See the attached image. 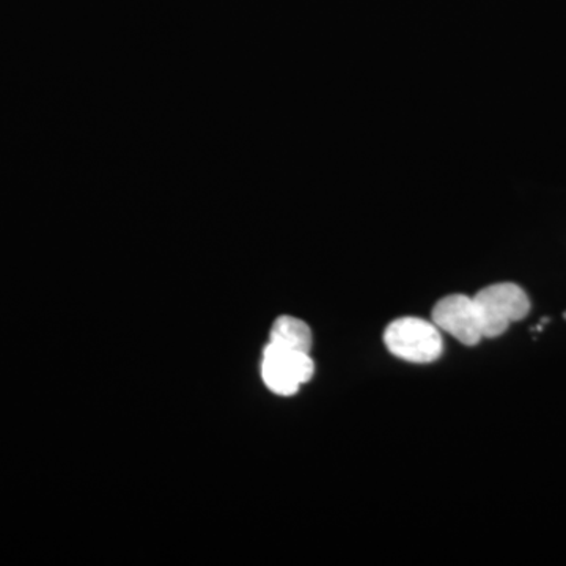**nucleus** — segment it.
I'll return each instance as SVG.
<instances>
[{
	"mask_svg": "<svg viewBox=\"0 0 566 566\" xmlns=\"http://www.w3.org/2000/svg\"><path fill=\"white\" fill-rule=\"evenodd\" d=\"M472 297L483 338L499 337L509 329L510 324L521 322L531 312L527 293L516 283H494Z\"/></svg>",
	"mask_w": 566,
	"mask_h": 566,
	"instance_id": "obj_1",
	"label": "nucleus"
},
{
	"mask_svg": "<svg viewBox=\"0 0 566 566\" xmlns=\"http://www.w3.org/2000/svg\"><path fill=\"white\" fill-rule=\"evenodd\" d=\"M385 344L394 356L415 364H430L444 349L441 331L433 322L406 316L395 319L385 333Z\"/></svg>",
	"mask_w": 566,
	"mask_h": 566,
	"instance_id": "obj_2",
	"label": "nucleus"
},
{
	"mask_svg": "<svg viewBox=\"0 0 566 566\" xmlns=\"http://www.w3.org/2000/svg\"><path fill=\"white\" fill-rule=\"evenodd\" d=\"M314 374L311 353L290 352L273 344L264 346L263 381L274 394L290 397L300 390L301 385L311 381Z\"/></svg>",
	"mask_w": 566,
	"mask_h": 566,
	"instance_id": "obj_3",
	"label": "nucleus"
},
{
	"mask_svg": "<svg viewBox=\"0 0 566 566\" xmlns=\"http://www.w3.org/2000/svg\"><path fill=\"white\" fill-rule=\"evenodd\" d=\"M433 323L463 345H476L483 338L474 297L464 294H450L439 301L433 308Z\"/></svg>",
	"mask_w": 566,
	"mask_h": 566,
	"instance_id": "obj_4",
	"label": "nucleus"
},
{
	"mask_svg": "<svg viewBox=\"0 0 566 566\" xmlns=\"http://www.w3.org/2000/svg\"><path fill=\"white\" fill-rule=\"evenodd\" d=\"M270 344L281 346L290 352L311 353L314 345L311 327L303 319L294 316H281L271 329Z\"/></svg>",
	"mask_w": 566,
	"mask_h": 566,
	"instance_id": "obj_5",
	"label": "nucleus"
},
{
	"mask_svg": "<svg viewBox=\"0 0 566 566\" xmlns=\"http://www.w3.org/2000/svg\"><path fill=\"white\" fill-rule=\"evenodd\" d=\"M565 318H566V314H565Z\"/></svg>",
	"mask_w": 566,
	"mask_h": 566,
	"instance_id": "obj_6",
	"label": "nucleus"
}]
</instances>
